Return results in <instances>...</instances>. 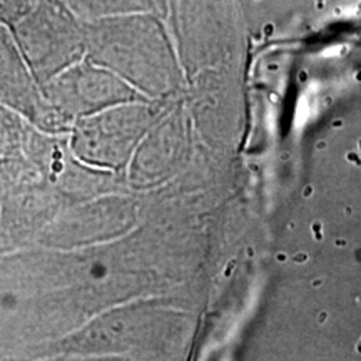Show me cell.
I'll return each mask as SVG.
<instances>
[{
	"mask_svg": "<svg viewBox=\"0 0 361 361\" xmlns=\"http://www.w3.org/2000/svg\"><path fill=\"white\" fill-rule=\"evenodd\" d=\"M12 35L40 85L66 71L78 57L80 39L64 6L40 0L37 7L12 27Z\"/></svg>",
	"mask_w": 361,
	"mask_h": 361,
	"instance_id": "1",
	"label": "cell"
},
{
	"mask_svg": "<svg viewBox=\"0 0 361 361\" xmlns=\"http://www.w3.org/2000/svg\"><path fill=\"white\" fill-rule=\"evenodd\" d=\"M0 106L40 133L56 135L67 126L45 101L42 85L27 66L12 30L4 24H0Z\"/></svg>",
	"mask_w": 361,
	"mask_h": 361,
	"instance_id": "2",
	"label": "cell"
},
{
	"mask_svg": "<svg viewBox=\"0 0 361 361\" xmlns=\"http://www.w3.org/2000/svg\"><path fill=\"white\" fill-rule=\"evenodd\" d=\"M42 92L49 106L66 124L71 114L92 109L94 106L112 102L123 96L114 80L87 67L61 72L42 85Z\"/></svg>",
	"mask_w": 361,
	"mask_h": 361,
	"instance_id": "3",
	"label": "cell"
},
{
	"mask_svg": "<svg viewBox=\"0 0 361 361\" xmlns=\"http://www.w3.org/2000/svg\"><path fill=\"white\" fill-rule=\"evenodd\" d=\"M27 128L29 124L20 116L0 106V159L22 152Z\"/></svg>",
	"mask_w": 361,
	"mask_h": 361,
	"instance_id": "4",
	"label": "cell"
},
{
	"mask_svg": "<svg viewBox=\"0 0 361 361\" xmlns=\"http://www.w3.org/2000/svg\"><path fill=\"white\" fill-rule=\"evenodd\" d=\"M39 2L40 0H0V24L12 29L27 13L34 11Z\"/></svg>",
	"mask_w": 361,
	"mask_h": 361,
	"instance_id": "5",
	"label": "cell"
}]
</instances>
